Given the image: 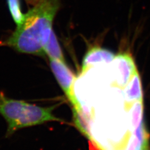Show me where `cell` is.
Instances as JSON below:
<instances>
[{"instance_id":"obj_1","label":"cell","mask_w":150,"mask_h":150,"mask_svg":"<svg viewBox=\"0 0 150 150\" xmlns=\"http://www.w3.org/2000/svg\"><path fill=\"white\" fill-rule=\"evenodd\" d=\"M59 8V0H40L25 14L5 44L20 53L43 55Z\"/></svg>"},{"instance_id":"obj_2","label":"cell","mask_w":150,"mask_h":150,"mask_svg":"<svg viewBox=\"0 0 150 150\" xmlns=\"http://www.w3.org/2000/svg\"><path fill=\"white\" fill-rule=\"evenodd\" d=\"M109 65L111 80L116 86L120 88H125L137 71L134 59L128 53L116 55Z\"/></svg>"},{"instance_id":"obj_3","label":"cell","mask_w":150,"mask_h":150,"mask_svg":"<svg viewBox=\"0 0 150 150\" xmlns=\"http://www.w3.org/2000/svg\"><path fill=\"white\" fill-rule=\"evenodd\" d=\"M55 107V106L41 107L26 102L17 122L16 130L44 123L47 121H61L52 113Z\"/></svg>"},{"instance_id":"obj_4","label":"cell","mask_w":150,"mask_h":150,"mask_svg":"<svg viewBox=\"0 0 150 150\" xmlns=\"http://www.w3.org/2000/svg\"><path fill=\"white\" fill-rule=\"evenodd\" d=\"M50 65L56 80L73 107L78 105L79 103L74 96L73 91L74 83L76 80V76L74 73L65 63L58 60L50 58Z\"/></svg>"},{"instance_id":"obj_5","label":"cell","mask_w":150,"mask_h":150,"mask_svg":"<svg viewBox=\"0 0 150 150\" xmlns=\"http://www.w3.org/2000/svg\"><path fill=\"white\" fill-rule=\"evenodd\" d=\"M25 101L10 99L3 93H0V114L7 121V135H11L16 131L17 122L20 118Z\"/></svg>"},{"instance_id":"obj_6","label":"cell","mask_w":150,"mask_h":150,"mask_svg":"<svg viewBox=\"0 0 150 150\" xmlns=\"http://www.w3.org/2000/svg\"><path fill=\"white\" fill-rule=\"evenodd\" d=\"M111 51L101 47H93L89 50L83 59L82 72L84 73L96 65H109L115 58Z\"/></svg>"},{"instance_id":"obj_7","label":"cell","mask_w":150,"mask_h":150,"mask_svg":"<svg viewBox=\"0 0 150 150\" xmlns=\"http://www.w3.org/2000/svg\"><path fill=\"white\" fill-rule=\"evenodd\" d=\"M124 99L126 105L129 106L132 103L143 100V90L140 75L137 71L125 87Z\"/></svg>"},{"instance_id":"obj_8","label":"cell","mask_w":150,"mask_h":150,"mask_svg":"<svg viewBox=\"0 0 150 150\" xmlns=\"http://www.w3.org/2000/svg\"><path fill=\"white\" fill-rule=\"evenodd\" d=\"M74 122L79 131L89 139H92L91 134V116L88 112L84 110L80 104L73 107Z\"/></svg>"},{"instance_id":"obj_9","label":"cell","mask_w":150,"mask_h":150,"mask_svg":"<svg viewBox=\"0 0 150 150\" xmlns=\"http://www.w3.org/2000/svg\"><path fill=\"white\" fill-rule=\"evenodd\" d=\"M129 108L128 126L129 131L133 132L143 121V100L137 101L132 103Z\"/></svg>"},{"instance_id":"obj_10","label":"cell","mask_w":150,"mask_h":150,"mask_svg":"<svg viewBox=\"0 0 150 150\" xmlns=\"http://www.w3.org/2000/svg\"><path fill=\"white\" fill-rule=\"evenodd\" d=\"M44 52L49 56L50 59L58 60L59 62L65 63L64 54L53 31L51 32L50 38L44 47Z\"/></svg>"},{"instance_id":"obj_11","label":"cell","mask_w":150,"mask_h":150,"mask_svg":"<svg viewBox=\"0 0 150 150\" xmlns=\"http://www.w3.org/2000/svg\"><path fill=\"white\" fill-rule=\"evenodd\" d=\"M7 4L14 21L17 25H19L22 22L25 16L21 10L20 0H7Z\"/></svg>"},{"instance_id":"obj_12","label":"cell","mask_w":150,"mask_h":150,"mask_svg":"<svg viewBox=\"0 0 150 150\" xmlns=\"http://www.w3.org/2000/svg\"><path fill=\"white\" fill-rule=\"evenodd\" d=\"M26 1H28V2H30V3H35V2L37 3V2H36V0H26Z\"/></svg>"},{"instance_id":"obj_13","label":"cell","mask_w":150,"mask_h":150,"mask_svg":"<svg viewBox=\"0 0 150 150\" xmlns=\"http://www.w3.org/2000/svg\"><path fill=\"white\" fill-rule=\"evenodd\" d=\"M142 150H149V147H148V148H143V149H142Z\"/></svg>"}]
</instances>
